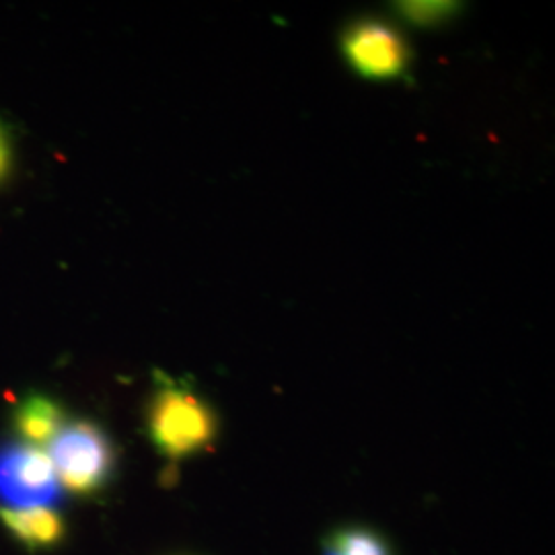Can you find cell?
<instances>
[{
    "label": "cell",
    "instance_id": "obj_1",
    "mask_svg": "<svg viewBox=\"0 0 555 555\" xmlns=\"http://www.w3.org/2000/svg\"><path fill=\"white\" fill-rule=\"evenodd\" d=\"M146 424L155 449L171 461L198 455L212 444L219 430L215 410L192 387L163 375H157Z\"/></svg>",
    "mask_w": 555,
    "mask_h": 555
},
{
    "label": "cell",
    "instance_id": "obj_2",
    "mask_svg": "<svg viewBox=\"0 0 555 555\" xmlns=\"http://www.w3.org/2000/svg\"><path fill=\"white\" fill-rule=\"evenodd\" d=\"M62 490L75 496H95L116 472V447L107 433L89 420L66 422L48 444Z\"/></svg>",
    "mask_w": 555,
    "mask_h": 555
},
{
    "label": "cell",
    "instance_id": "obj_3",
    "mask_svg": "<svg viewBox=\"0 0 555 555\" xmlns=\"http://www.w3.org/2000/svg\"><path fill=\"white\" fill-rule=\"evenodd\" d=\"M64 490L50 455L23 440H0V504L4 508H56Z\"/></svg>",
    "mask_w": 555,
    "mask_h": 555
},
{
    "label": "cell",
    "instance_id": "obj_4",
    "mask_svg": "<svg viewBox=\"0 0 555 555\" xmlns=\"http://www.w3.org/2000/svg\"><path fill=\"white\" fill-rule=\"evenodd\" d=\"M341 52L360 77L399 79L408 73L412 52L393 25L377 20L350 23L341 36Z\"/></svg>",
    "mask_w": 555,
    "mask_h": 555
},
{
    "label": "cell",
    "instance_id": "obj_5",
    "mask_svg": "<svg viewBox=\"0 0 555 555\" xmlns=\"http://www.w3.org/2000/svg\"><path fill=\"white\" fill-rule=\"evenodd\" d=\"M0 525L31 554L59 547L66 537V522L52 506L4 508L0 506Z\"/></svg>",
    "mask_w": 555,
    "mask_h": 555
},
{
    "label": "cell",
    "instance_id": "obj_6",
    "mask_svg": "<svg viewBox=\"0 0 555 555\" xmlns=\"http://www.w3.org/2000/svg\"><path fill=\"white\" fill-rule=\"evenodd\" d=\"M66 414L59 401L43 393H29L13 412V426L23 442L43 447L50 444L66 424Z\"/></svg>",
    "mask_w": 555,
    "mask_h": 555
},
{
    "label": "cell",
    "instance_id": "obj_7",
    "mask_svg": "<svg viewBox=\"0 0 555 555\" xmlns=\"http://www.w3.org/2000/svg\"><path fill=\"white\" fill-rule=\"evenodd\" d=\"M323 555H391L383 537L364 527L337 529L323 543Z\"/></svg>",
    "mask_w": 555,
    "mask_h": 555
},
{
    "label": "cell",
    "instance_id": "obj_8",
    "mask_svg": "<svg viewBox=\"0 0 555 555\" xmlns=\"http://www.w3.org/2000/svg\"><path fill=\"white\" fill-rule=\"evenodd\" d=\"M461 11L455 2H401L397 4V13L417 27H435L453 20Z\"/></svg>",
    "mask_w": 555,
    "mask_h": 555
},
{
    "label": "cell",
    "instance_id": "obj_9",
    "mask_svg": "<svg viewBox=\"0 0 555 555\" xmlns=\"http://www.w3.org/2000/svg\"><path fill=\"white\" fill-rule=\"evenodd\" d=\"M11 163H13V146H11V137L4 128V124L0 121V181L9 176L11 171Z\"/></svg>",
    "mask_w": 555,
    "mask_h": 555
}]
</instances>
